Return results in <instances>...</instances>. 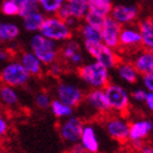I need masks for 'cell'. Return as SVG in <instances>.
Here are the masks:
<instances>
[{
    "instance_id": "1",
    "label": "cell",
    "mask_w": 153,
    "mask_h": 153,
    "mask_svg": "<svg viewBox=\"0 0 153 153\" xmlns=\"http://www.w3.org/2000/svg\"><path fill=\"white\" fill-rule=\"evenodd\" d=\"M76 76L89 89H104L111 82L109 69L99 61L84 62L76 70Z\"/></svg>"
},
{
    "instance_id": "2",
    "label": "cell",
    "mask_w": 153,
    "mask_h": 153,
    "mask_svg": "<svg viewBox=\"0 0 153 153\" xmlns=\"http://www.w3.org/2000/svg\"><path fill=\"white\" fill-rule=\"evenodd\" d=\"M104 93L108 102L111 113L128 117L131 107L130 93L119 83L109 82L104 88Z\"/></svg>"
},
{
    "instance_id": "3",
    "label": "cell",
    "mask_w": 153,
    "mask_h": 153,
    "mask_svg": "<svg viewBox=\"0 0 153 153\" xmlns=\"http://www.w3.org/2000/svg\"><path fill=\"white\" fill-rule=\"evenodd\" d=\"M30 48L31 51L46 67L59 60V47L57 43L45 37L39 33L34 34L31 38Z\"/></svg>"
},
{
    "instance_id": "4",
    "label": "cell",
    "mask_w": 153,
    "mask_h": 153,
    "mask_svg": "<svg viewBox=\"0 0 153 153\" xmlns=\"http://www.w3.org/2000/svg\"><path fill=\"white\" fill-rule=\"evenodd\" d=\"M38 32L56 43H65L74 37V30L57 16H46Z\"/></svg>"
},
{
    "instance_id": "5",
    "label": "cell",
    "mask_w": 153,
    "mask_h": 153,
    "mask_svg": "<svg viewBox=\"0 0 153 153\" xmlns=\"http://www.w3.org/2000/svg\"><path fill=\"white\" fill-rule=\"evenodd\" d=\"M128 117L121 115L109 113L106 116L102 117L103 128L112 140L117 143L126 146L128 142V134H129V121Z\"/></svg>"
},
{
    "instance_id": "6",
    "label": "cell",
    "mask_w": 153,
    "mask_h": 153,
    "mask_svg": "<svg viewBox=\"0 0 153 153\" xmlns=\"http://www.w3.org/2000/svg\"><path fill=\"white\" fill-rule=\"evenodd\" d=\"M83 48L88 53L90 57H92L95 61L104 65L106 68L115 69L118 62L121 60L119 53L116 49L108 47L103 42L101 43H83Z\"/></svg>"
},
{
    "instance_id": "7",
    "label": "cell",
    "mask_w": 153,
    "mask_h": 153,
    "mask_svg": "<svg viewBox=\"0 0 153 153\" xmlns=\"http://www.w3.org/2000/svg\"><path fill=\"white\" fill-rule=\"evenodd\" d=\"M31 76L19 60H12L0 71V83L11 88H21L30 81Z\"/></svg>"
},
{
    "instance_id": "8",
    "label": "cell",
    "mask_w": 153,
    "mask_h": 153,
    "mask_svg": "<svg viewBox=\"0 0 153 153\" xmlns=\"http://www.w3.org/2000/svg\"><path fill=\"white\" fill-rule=\"evenodd\" d=\"M59 61L64 65L65 69L76 70L84 64L83 48L76 39H69L65 42L59 47Z\"/></svg>"
},
{
    "instance_id": "9",
    "label": "cell",
    "mask_w": 153,
    "mask_h": 153,
    "mask_svg": "<svg viewBox=\"0 0 153 153\" xmlns=\"http://www.w3.org/2000/svg\"><path fill=\"white\" fill-rule=\"evenodd\" d=\"M56 99L72 108L82 105L85 92L76 83L71 81H60L55 89Z\"/></svg>"
},
{
    "instance_id": "10",
    "label": "cell",
    "mask_w": 153,
    "mask_h": 153,
    "mask_svg": "<svg viewBox=\"0 0 153 153\" xmlns=\"http://www.w3.org/2000/svg\"><path fill=\"white\" fill-rule=\"evenodd\" d=\"M84 121L78 116H70L60 120L58 125V134L61 140L67 144H76L79 143L81 132L84 127Z\"/></svg>"
},
{
    "instance_id": "11",
    "label": "cell",
    "mask_w": 153,
    "mask_h": 153,
    "mask_svg": "<svg viewBox=\"0 0 153 153\" xmlns=\"http://www.w3.org/2000/svg\"><path fill=\"white\" fill-rule=\"evenodd\" d=\"M82 104L88 106L93 113H96L99 118L104 117L111 113L104 89H90L86 91Z\"/></svg>"
},
{
    "instance_id": "12",
    "label": "cell",
    "mask_w": 153,
    "mask_h": 153,
    "mask_svg": "<svg viewBox=\"0 0 153 153\" xmlns=\"http://www.w3.org/2000/svg\"><path fill=\"white\" fill-rule=\"evenodd\" d=\"M153 132V120L150 118H138L130 121L128 142H147Z\"/></svg>"
},
{
    "instance_id": "13",
    "label": "cell",
    "mask_w": 153,
    "mask_h": 153,
    "mask_svg": "<svg viewBox=\"0 0 153 153\" xmlns=\"http://www.w3.org/2000/svg\"><path fill=\"white\" fill-rule=\"evenodd\" d=\"M141 48V36L137 26L134 24L121 27L119 35V46L117 51H131L134 54Z\"/></svg>"
},
{
    "instance_id": "14",
    "label": "cell",
    "mask_w": 153,
    "mask_h": 153,
    "mask_svg": "<svg viewBox=\"0 0 153 153\" xmlns=\"http://www.w3.org/2000/svg\"><path fill=\"white\" fill-rule=\"evenodd\" d=\"M139 13H140V10L137 6L117 4L113 7L109 16L121 26H126L137 22L139 19Z\"/></svg>"
},
{
    "instance_id": "15",
    "label": "cell",
    "mask_w": 153,
    "mask_h": 153,
    "mask_svg": "<svg viewBox=\"0 0 153 153\" xmlns=\"http://www.w3.org/2000/svg\"><path fill=\"white\" fill-rule=\"evenodd\" d=\"M123 26L118 22H116L112 16H106L105 22L103 24L101 33H102V42L108 47L113 49H118L119 46V35Z\"/></svg>"
},
{
    "instance_id": "16",
    "label": "cell",
    "mask_w": 153,
    "mask_h": 153,
    "mask_svg": "<svg viewBox=\"0 0 153 153\" xmlns=\"http://www.w3.org/2000/svg\"><path fill=\"white\" fill-rule=\"evenodd\" d=\"M131 62L140 76L153 72V51L139 48L132 54Z\"/></svg>"
},
{
    "instance_id": "17",
    "label": "cell",
    "mask_w": 153,
    "mask_h": 153,
    "mask_svg": "<svg viewBox=\"0 0 153 153\" xmlns=\"http://www.w3.org/2000/svg\"><path fill=\"white\" fill-rule=\"evenodd\" d=\"M79 143L88 151V153H100V140L95 128L92 125L84 124Z\"/></svg>"
},
{
    "instance_id": "18",
    "label": "cell",
    "mask_w": 153,
    "mask_h": 153,
    "mask_svg": "<svg viewBox=\"0 0 153 153\" xmlns=\"http://www.w3.org/2000/svg\"><path fill=\"white\" fill-rule=\"evenodd\" d=\"M115 70H116L118 78L127 84H136L139 80V76H140V74L137 71V69L134 68L131 60L121 59L117 66L115 67Z\"/></svg>"
},
{
    "instance_id": "19",
    "label": "cell",
    "mask_w": 153,
    "mask_h": 153,
    "mask_svg": "<svg viewBox=\"0 0 153 153\" xmlns=\"http://www.w3.org/2000/svg\"><path fill=\"white\" fill-rule=\"evenodd\" d=\"M19 61L31 76H41L44 74V65L32 51H22Z\"/></svg>"
},
{
    "instance_id": "20",
    "label": "cell",
    "mask_w": 153,
    "mask_h": 153,
    "mask_svg": "<svg viewBox=\"0 0 153 153\" xmlns=\"http://www.w3.org/2000/svg\"><path fill=\"white\" fill-rule=\"evenodd\" d=\"M141 36V47L153 51V16H146L137 24Z\"/></svg>"
},
{
    "instance_id": "21",
    "label": "cell",
    "mask_w": 153,
    "mask_h": 153,
    "mask_svg": "<svg viewBox=\"0 0 153 153\" xmlns=\"http://www.w3.org/2000/svg\"><path fill=\"white\" fill-rule=\"evenodd\" d=\"M78 33L83 43H101L102 42V33L101 29L92 26L86 23H81L78 26Z\"/></svg>"
},
{
    "instance_id": "22",
    "label": "cell",
    "mask_w": 153,
    "mask_h": 153,
    "mask_svg": "<svg viewBox=\"0 0 153 153\" xmlns=\"http://www.w3.org/2000/svg\"><path fill=\"white\" fill-rule=\"evenodd\" d=\"M0 103L9 108L19 105V95L14 88L0 84Z\"/></svg>"
},
{
    "instance_id": "23",
    "label": "cell",
    "mask_w": 153,
    "mask_h": 153,
    "mask_svg": "<svg viewBox=\"0 0 153 153\" xmlns=\"http://www.w3.org/2000/svg\"><path fill=\"white\" fill-rule=\"evenodd\" d=\"M45 14L41 11L33 12L23 18V27L27 32H38L45 20Z\"/></svg>"
},
{
    "instance_id": "24",
    "label": "cell",
    "mask_w": 153,
    "mask_h": 153,
    "mask_svg": "<svg viewBox=\"0 0 153 153\" xmlns=\"http://www.w3.org/2000/svg\"><path fill=\"white\" fill-rule=\"evenodd\" d=\"M66 2L70 10L71 16L78 21H83L89 11L88 0H66Z\"/></svg>"
},
{
    "instance_id": "25",
    "label": "cell",
    "mask_w": 153,
    "mask_h": 153,
    "mask_svg": "<svg viewBox=\"0 0 153 153\" xmlns=\"http://www.w3.org/2000/svg\"><path fill=\"white\" fill-rule=\"evenodd\" d=\"M49 108H51V114L54 115L57 119H65V118L70 117L74 115V108L72 107L66 105L57 99L51 100Z\"/></svg>"
},
{
    "instance_id": "26",
    "label": "cell",
    "mask_w": 153,
    "mask_h": 153,
    "mask_svg": "<svg viewBox=\"0 0 153 153\" xmlns=\"http://www.w3.org/2000/svg\"><path fill=\"white\" fill-rule=\"evenodd\" d=\"M89 11L99 13L101 16H108L113 9L112 0H88Z\"/></svg>"
},
{
    "instance_id": "27",
    "label": "cell",
    "mask_w": 153,
    "mask_h": 153,
    "mask_svg": "<svg viewBox=\"0 0 153 153\" xmlns=\"http://www.w3.org/2000/svg\"><path fill=\"white\" fill-rule=\"evenodd\" d=\"M20 35L19 26L14 23H0V41L12 42Z\"/></svg>"
},
{
    "instance_id": "28",
    "label": "cell",
    "mask_w": 153,
    "mask_h": 153,
    "mask_svg": "<svg viewBox=\"0 0 153 153\" xmlns=\"http://www.w3.org/2000/svg\"><path fill=\"white\" fill-rule=\"evenodd\" d=\"M39 8H41L45 13L55 16L60 9L61 6L66 2V0H37Z\"/></svg>"
},
{
    "instance_id": "29",
    "label": "cell",
    "mask_w": 153,
    "mask_h": 153,
    "mask_svg": "<svg viewBox=\"0 0 153 153\" xmlns=\"http://www.w3.org/2000/svg\"><path fill=\"white\" fill-rule=\"evenodd\" d=\"M105 19L106 16H101L99 13L92 12V11H88V13H86L84 19H83V22L92 26H95L97 29H102L103 24L105 22Z\"/></svg>"
},
{
    "instance_id": "30",
    "label": "cell",
    "mask_w": 153,
    "mask_h": 153,
    "mask_svg": "<svg viewBox=\"0 0 153 153\" xmlns=\"http://www.w3.org/2000/svg\"><path fill=\"white\" fill-rule=\"evenodd\" d=\"M39 4H38L37 0H24V2L20 6V12L19 16L21 18L29 16L31 13L39 11Z\"/></svg>"
},
{
    "instance_id": "31",
    "label": "cell",
    "mask_w": 153,
    "mask_h": 153,
    "mask_svg": "<svg viewBox=\"0 0 153 153\" xmlns=\"http://www.w3.org/2000/svg\"><path fill=\"white\" fill-rule=\"evenodd\" d=\"M1 12L7 16H19L20 7L16 2L11 1V0H4L1 3Z\"/></svg>"
},
{
    "instance_id": "32",
    "label": "cell",
    "mask_w": 153,
    "mask_h": 153,
    "mask_svg": "<svg viewBox=\"0 0 153 153\" xmlns=\"http://www.w3.org/2000/svg\"><path fill=\"white\" fill-rule=\"evenodd\" d=\"M51 103V97L47 92L41 91L38 92L35 96V104L38 108L41 109H47L49 108Z\"/></svg>"
},
{
    "instance_id": "33",
    "label": "cell",
    "mask_w": 153,
    "mask_h": 153,
    "mask_svg": "<svg viewBox=\"0 0 153 153\" xmlns=\"http://www.w3.org/2000/svg\"><path fill=\"white\" fill-rule=\"evenodd\" d=\"M147 93L148 91L143 88H137L130 93V99L134 103L143 104L144 101H146V97H147Z\"/></svg>"
},
{
    "instance_id": "34",
    "label": "cell",
    "mask_w": 153,
    "mask_h": 153,
    "mask_svg": "<svg viewBox=\"0 0 153 153\" xmlns=\"http://www.w3.org/2000/svg\"><path fill=\"white\" fill-rule=\"evenodd\" d=\"M65 70L66 69H65L64 65L61 64L59 60L54 62V64H51V66H48V72L54 78H60L61 74L65 72Z\"/></svg>"
},
{
    "instance_id": "35",
    "label": "cell",
    "mask_w": 153,
    "mask_h": 153,
    "mask_svg": "<svg viewBox=\"0 0 153 153\" xmlns=\"http://www.w3.org/2000/svg\"><path fill=\"white\" fill-rule=\"evenodd\" d=\"M141 76V83L148 92H153V72L147 74H142Z\"/></svg>"
},
{
    "instance_id": "36",
    "label": "cell",
    "mask_w": 153,
    "mask_h": 153,
    "mask_svg": "<svg viewBox=\"0 0 153 153\" xmlns=\"http://www.w3.org/2000/svg\"><path fill=\"white\" fill-rule=\"evenodd\" d=\"M10 130V126H9V121L6 118V116L0 113V138L2 139L3 137H6L8 132Z\"/></svg>"
},
{
    "instance_id": "37",
    "label": "cell",
    "mask_w": 153,
    "mask_h": 153,
    "mask_svg": "<svg viewBox=\"0 0 153 153\" xmlns=\"http://www.w3.org/2000/svg\"><path fill=\"white\" fill-rule=\"evenodd\" d=\"M143 104L146 105L148 111L153 114V92L147 93V97H146V101H144Z\"/></svg>"
},
{
    "instance_id": "38",
    "label": "cell",
    "mask_w": 153,
    "mask_h": 153,
    "mask_svg": "<svg viewBox=\"0 0 153 153\" xmlns=\"http://www.w3.org/2000/svg\"><path fill=\"white\" fill-rule=\"evenodd\" d=\"M66 153H88V151H86L80 143H76V144H72V146L68 149Z\"/></svg>"
},
{
    "instance_id": "39",
    "label": "cell",
    "mask_w": 153,
    "mask_h": 153,
    "mask_svg": "<svg viewBox=\"0 0 153 153\" xmlns=\"http://www.w3.org/2000/svg\"><path fill=\"white\" fill-rule=\"evenodd\" d=\"M134 153H153V148L151 147L150 143L146 142V143L142 144Z\"/></svg>"
},
{
    "instance_id": "40",
    "label": "cell",
    "mask_w": 153,
    "mask_h": 153,
    "mask_svg": "<svg viewBox=\"0 0 153 153\" xmlns=\"http://www.w3.org/2000/svg\"><path fill=\"white\" fill-rule=\"evenodd\" d=\"M10 58V51L7 49H2L0 48V62L4 60H8Z\"/></svg>"
},
{
    "instance_id": "41",
    "label": "cell",
    "mask_w": 153,
    "mask_h": 153,
    "mask_svg": "<svg viewBox=\"0 0 153 153\" xmlns=\"http://www.w3.org/2000/svg\"><path fill=\"white\" fill-rule=\"evenodd\" d=\"M11 1H13V2H16L19 7L21 6V4H22L23 2H24V0H11Z\"/></svg>"
},
{
    "instance_id": "42",
    "label": "cell",
    "mask_w": 153,
    "mask_h": 153,
    "mask_svg": "<svg viewBox=\"0 0 153 153\" xmlns=\"http://www.w3.org/2000/svg\"><path fill=\"white\" fill-rule=\"evenodd\" d=\"M2 148H3V141H2V139L0 138V151H2Z\"/></svg>"
},
{
    "instance_id": "43",
    "label": "cell",
    "mask_w": 153,
    "mask_h": 153,
    "mask_svg": "<svg viewBox=\"0 0 153 153\" xmlns=\"http://www.w3.org/2000/svg\"><path fill=\"white\" fill-rule=\"evenodd\" d=\"M149 143H150V144H151V147L153 148V137H152V139H151V141L149 142Z\"/></svg>"
},
{
    "instance_id": "44",
    "label": "cell",
    "mask_w": 153,
    "mask_h": 153,
    "mask_svg": "<svg viewBox=\"0 0 153 153\" xmlns=\"http://www.w3.org/2000/svg\"><path fill=\"white\" fill-rule=\"evenodd\" d=\"M109 153H123L120 151H113V152H109Z\"/></svg>"
},
{
    "instance_id": "45",
    "label": "cell",
    "mask_w": 153,
    "mask_h": 153,
    "mask_svg": "<svg viewBox=\"0 0 153 153\" xmlns=\"http://www.w3.org/2000/svg\"><path fill=\"white\" fill-rule=\"evenodd\" d=\"M0 153H4V152H2V151H0Z\"/></svg>"
},
{
    "instance_id": "46",
    "label": "cell",
    "mask_w": 153,
    "mask_h": 153,
    "mask_svg": "<svg viewBox=\"0 0 153 153\" xmlns=\"http://www.w3.org/2000/svg\"><path fill=\"white\" fill-rule=\"evenodd\" d=\"M0 43H1V41H0Z\"/></svg>"
},
{
    "instance_id": "47",
    "label": "cell",
    "mask_w": 153,
    "mask_h": 153,
    "mask_svg": "<svg viewBox=\"0 0 153 153\" xmlns=\"http://www.w3.org/2000/svg\"><path fill=\"white\" fill-rule=\"evenodd\" d=\"M0 23H1V22H0Z\"/></svg>"
}]
</instances>
